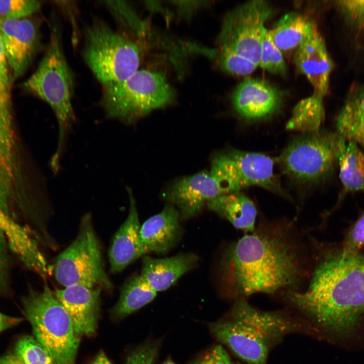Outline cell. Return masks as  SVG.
I'll return each instance as SVG.
<instances>
[{
  "label": "cell",
  "mask_w": 364,
  "mask_h": 364,
  "mask_svg": "<svg viewBox=\"0 0 364 364\" xmlns=\"http://www.w3.org/2000/svg\"><path fill=\"white\" fill-rule=\"evenodd\" d=\"M287 300L331 341L346 350L364 349V247L348 252L339 242L313 238L308 279Z\"/></svg>",
  "instance_id": "1"
},
{
  "label": "cell",
  "mask_w": 364,
  "mask_h": 364,
  "mask_svg": "<svg viewBox=\"0 0 364 364\" xmlns=\"http://www.w3.org/2000/svg\"><path fill=\"white\" fill-rule=\"evenodd\" d=\"M104 5L109 10L114 18L124 26L129 27L136 32L143 30V24L130 7L124 1H104Z\"/></svg>",
  "instance_id": "32"
},
{
  "label": "cell",
  "mask_w": 364,
  "mask_h": 364,
  "mask_svg": "<svg viewBox=\"0 0 364 364\" xmlns=\"http://www.w3.org/2000/svg\"><path fill=\"white\" fill-rule=\"evenodd\" d=\"M274 165L273 160L264 154L232 150L214 157L209 173L223 194L258 186L287 196L275 175Z\"/></svg>",
  "instance_id": "10"
},
{
  "label": "cell",
  "mask_w": 364,
  "mask_h": 364,
  "mask_svg": "<svg viewBox=\"0 0 364 364\" xmlns=\"http://www.w3.org/2000/svg\"><path fill=\"white\" fill-rule=\"evenodd\" d=\"M293 60L299 71L311 84L313 93L324 97L329 90L334 64L315 23L305 39L296 49Z\"/></svg>",
  "instance_id": "15"
},
{
  "label": "cell",
  "mask_w": 364,
  "mask_h": 364,
  "mask_svg": "<svg viewBox=\"0 0 364 364\" xmlns=\"http://www.w3.org/2000/svg\"><path fill=\"white\" fill-rule=\"evenodd\" d=\"M29 93L46 102L52 108L58 125L57 146L50 166L60 169L67 139L76 121L72 106L74 77L64 53L60 32L52 25L49 45L35 71L24 83Z\"/></svg>",
  "instance_id": "4"
},
{
  "label": "cell",
  "mask_w": 364,
  "mask_h": 364,
  "mask_svg": "<svg viewBox=\"0 0 364 364\" xmlns=\"http://www.w3.org/2000/svg\"><path fill=\"white\" fill-rule=\"evenodd\" d=\"M259 66L270 73L284 75L287 67L282 52L271 40L268 30H264Z\"/></svg>",
  "instance_id": "28"
},
{
  "label": "cell",
  "mask_w": 364,
  "mask_h": 364,
  "mask_svg": "<svg viewBox=\"0 0 364 364\" xmlns=\"http://www.w3.org/2000/svg\"><path fill=\"white\" fill-rule=\"evenodd\" d=\"M174 95L163 74L138 70L123 81L103 86L100 105L107 118L129 124L168 104Z\"/></svg>",
  "instance_id": "7"
},
{
  "label": "cell",
  "mask_w": 364,
  "mask_h": 364,
  "mask_svg": "<svg viewBox=\"0 0 364 364\" xmlns=\"http://www.w3.org/2000/svg\"><path fill=\"white\" fill-rule=\"evenodd\" d=\"M179 219L178 210L167 204L141 225L139 237L144 255L150 252L165 254L175 246L182 233Z\"/></svg>",
  "instance_id": "17"
},
{
  "label": "cell",
  "mask_w": 364,
  "mask_h": 364,
  "mask_svg": "<svg viewBox=\"0 0 364 364\" xmlns=\"http://www.w3.org/2000/svg\"><path fill=\"white\" fill-rule=\"evenodd\" d=\"M230 316L227 320L211 324V332L249 364H266L271 345L300 328L287 316L258 309L244 298L236 299Z\"/></svg>",
  "instance_id": "3"
},
{
  "label": "cell",
  "mask_w": 364,
  "mask_h": 364,
  "mask_svg": "<svg viewBox=\"0 0 364 364\" xmlns=\"http://www.w3.org/2000/svg\"><path fill=\"white\" fill-rule=\"evenodd\" d=\"M337 164L343 187L342 195L356 192L364 193V152L359 146L340 136Z\"/></svg>",
  "instance_id": "22"
},
{
  "label": "cell",
  "mask_w": 364,
  "mask_h": 364,
  "mask_svg": "<svg viewBox=\"0 0 364 364\" xmlns=\"http://www.w3.org/2000/svg\"><path fill=\"white\" fill-rule=\"evenodd\" d=\"M14 354L24 364H53L46 349L34 336L26 335L21 338Z\"/></svg>",
  "instance_id": "27"
},
{
  "label": "cell",
  "mask_w": 364,
  "mask_h": 364,
  "mask_svg": "<svg viewBox=\"0 0 364 364\" xmlns=\"http://www.w3.org/2000/svg\"><path fill=\"white\" fill-rule=\"evenodd\" d=\"M158 349L156 344L149 343L142 345L129 355L126 364H152Z\"/></svg>",
  "instance_id": "34"
},
{
  "label": "cell",
  "mask_w": 364,
  "mask_h": 364,
  "mask_svg": "<svg viewBox=\"0 0 364 364\" xmlns=\"http://www.w3.org/2000/svg\"><path fill=\"white\" fill-rule=\"evenodd\" d=\"M198 259L196 254L190 252L164 258L145 255L141 276L156 292L164 291L192 269Z\"/></svg>",
  "instance_id": "19"
},
{
  "label": "cell",
  "mask_w": 364,
  "mask_h": 364,
  "mask_svg": "<svg viewBox=\"0 0 364 364\" xmlns=\"http://www.w3.org/2000/svg\"><path fill=\"white\" fill-rule=\"evenodd\" d=\"M283 94L275 85L260 78L247 77L234 89L232 102L242 118L263 120L274 114L281 107Z\"/></svg>",
  "instance_id": "14"
},
{
  "label": "cell",
  "mask_w": 364,
  "mask_h": 364,
  "mask_svg": "<svg viewBox=\"0 0 364 364\" xmlns=\"http://www.w3.org/2000/svg\"><path fill=\"white\" fill-rule=\"evenodd\" d=\"M84 34L83 58L103 87L123 81L138 70L142 50L136 41L98 18Z\"/></svg>",
  "instance_id": "5"
},
{
  "label": "cell",
  "mask_w": 364,
  "mask_h": 364,
  "mask_svg": "<svg viewBox=\"0 0 364 364\" xmlns=\"http://www.w3.org/2000/svg\"><path fill=\"white\" fill-rule=\"evenodd\" d=\"M156 295L141 275H134L123 286L113 312L117 317L125 316L151 302Z\"/></svg>",
  "instance_id": "26"
},
{
  "label": "cell",
  "mask_w": 364,
  "mask_h": 364,
  "mask_svg": "<svg viewBox=\"0 0 364 364\" xmlns=\"http://www.w3.org/2000/svg\"><path fill=\"white\" fill-rule=\"evenodd\" d=\"M21 318L5 315L0 312V333L20 323Z\"/></svg>",
  "instance_id": "36"
},
{
  "label": "cell",
  "mask_w": 364,
  "mask_h": 364,
  "mask_svg": "<svg viewBox=\"0 0 364 364\" xmlns=\"http://www.w3.org/2000/svg\"><path fill=\"white\" fill-rule=\"evenodd\" d=\"M90 364H112L106 354L100 351Z\"/></svg>",
  "instance_id": "38"
},
{
  "label": "cell",
  "mask_w": 364,
  "mask_h": 364,
  "mask_svg": "<svg viewBox=\"0 0 364 364\" xmlns=\"http://www.w3.org/2000/svg\"><path fill=\"white\" fill-rule=\"evenodd\" d=\"M217 53L221 68L232 74L248 75L258 66L252 61L228 49L219 47Z\"/></svg>",
  "instance_id": "29"
},
{
  "label": "cell",
  "mask_w": 364,
  "mask_h": 364,
  "mask_svg": "<svg viewBox=\"0 0 364 364\" xmlns=\"http://www.w3.org/2000/svg\"><path fill=\"white\" fill-rule=\"evenodd\" d=\"M0 364H24L14 354L0 357Z\"/></svg>",
  "instance_id": "37"
},
{
  "label": "cell",
  "mask_w": 364,
  "mask_h": 364,
  "mask_svg": "<svg viewBox=\"0 0 364 364\" xmlns=\"http://www.w3.org/2000/svg\"><path fill=\"white\" fill-rule=\"evenodd\" d=\"M40 6V2L35 0L0 1V20L29 17Z\"/></svg>",
  "instance_id": "31"
},
{
  "label": "cell",
  "mask_w": 364,
  "mask_h": 364,
  "mask_svg": "<svg viewBox=\"0 0 364 364\" xmlns=\"http://www.w3.org/2000/svg\"><path fill=\"white\" fill-rule=\"evenodd\" d=\"M207 206L210 210L246 234L253 232L256 227V207L251 199L240 192L222 195L210 201Z\"/></svg>",
  "instance_id": "20"
},
{
  "label": "cell",
  "mask_w": 364,
  "mask_h": 364,
  "mask_svg": "<svg viewBox=\"0 0 364 364\" xmlns=\"http://www.w3.org/2000/svg\"><path fill=\"white\" fill-rule=\"evenodd\" d=\"M267 1L246 2L224 16L217 37L219 47L230 50L259 66L265 23L275 14Z\"/></svg>",
  "instance_id": "11"
},
{
  "label": "cell",
  "mask_w": 364,
  "mask_h": 364,
  "mask_svg": "<svg viewBox=\"0 0 364 364\" xmlns=\"http://www.w3.org/2000/svg\"><path fill=\"white\" fill-rule=\"evenodd\" d=\"M129 198L128 216L114 234L109 250L110 272H121L128 265L144 255L141 245V225L135 199L131 190L127 188Z\"/></svg>",
  "instance_id": "18"
},
{
  "label": "cell",
  "mask_w": 364,
  "mask_h": 364,
  "mask_svg": "<svg viewBox=\"0 0 364 364\" xmlns=\"http://www.w3.org/2000/svg\"><path fill=\"white\" fill-rule=\"evenodd\" d=\"M347 25L360 34H364V0L334 2Z\"/></svg>",
  "instance_id": "30"
},
{
  "label": "cell",
  "mask_w": 364,
  "mask_h": 364,
  "mask_svg": "<svg viewBox=\"0 0 364 364\" xmlns=\"http://www.w3.org/2000/svg\"><path fill=\"white\" fill-rule=\"evenodd\" d=\"M223 195L217 181L207 171L179 178L163 193L166 201L177 206L180 219L197 214L210 201Z\"/></svg>",
  "instance_id": "12"
},
{
  "label": "cell",
  "mask_w": 364,
  "mask_h": 364,
  "mask_svg": "<svg viewBox=\"0 0 364 364\" xmlns=\"http://www.w3.org/2000/svg\"><path fill=\"white\" fill-rule=\"evenodd\" d=\"M0 37L13 77L22 75L36 49L38 25L29 17L0 20Z\"/></svg>",
  "instance_id": "13"
},
{
  "label": "cell",
  "mask_w": 364,
  "mask_h": 364,
  "mask_svg": "<svg viewBox=\"0 0 364 364\" xmlns=\"http://www.w3.org/2000/svg\"><path fill=\"white\" fill-rule=\"evenodd\" d=\"M34 337L50 355L53 364H75L80 336L67 311L47 285L31 290L22 300Z\"/></svg>",
  "instance_id": "6"
},
{
  "label": "cell",
  "mask_w": 364,
  "mask_h": 364,
  "mask_svg": "<svg viewBox=\"0 0 364 364\" xmlns=\"http://www.w3.org/2000/svg\"><path fill=\"white\" fill-rule=\"evenodd\" d=\"M54 275L57 282L65 287L81 285L108 290L113 288L104 269L100 243L90 214L83 216L76 238L57 256Z\"/></svg>",
  "instance_id": "9"
},
{
  "label": "cell",
  "mask_w": 364,
  "mask_h": 364,
  "mask_svg": "<svg viewBox=\"0 0 364 364\" xmlns=\"http://www.w3.org/2000/svg\"><path fill=\"white\" fill-rule=\"evenodd\" d=\"M323 98L322 95L313 93L300 100L293 109L286 124V129L303 133L320 130L325 118Z\"/></svg>",
  "instance_id": "25"
},
{
  "label": "cell",
  "mask_w": 364,
  "mask_h": 364,
  "mask_svg": "<svg viewBox=\"0 0 364 364\" xmlns=\"http://www.w3.org/2000/svg\"><path fill=\"white\" fill-rule=\"evenodd\" d=\"M162 364H175V363L174 362H173L171 360H168L164 362Z\"/></svg>",
  "instance_id": "39"
},
{
  "label": "cell",
  "mask_w": 364,
  "mask_h": 364,
  "mask_svg": "<svg viewBox=\"0 0 364 364\" xmlns=\"http://www.w3.org/2000/svg\"><path fill=\"white\" fill-rule=\"evenodd\" d=\"M54 293L70 316L79 336L95 332L100 312V287L73 285L57 289Z\"/></svg>",
  "instance_id": "16"
},
{
  "label": "cell",
  "mask_w": 364,
  "mask_h": 364,
  "mask_svg": "<svg viewBox=\"0 0 364 364\" xmlns=\"http://www.w3.org/2000/svg\"><path fill=\"white\" fill-rule=\"evenodd\" d=\"M336 132L364 148V84L348 92L336 119Z\"/></svg>",
  "instance_id": "21"
},
{
  "label": "cell",
  "mask_w": 364,
  "mask_h": 364,
  "mask_svg": "<svg viewBox=\"0 0 364 364\" xmlns=\"http://www.w3.org/2000/svg\"><path fill=\"white\" fill-rule=\"evenodd\" d=\"M12 74L0 37V152L16 143L12 110Z\"/></svg>",
  "instance_id": "24"
},
{
  "label": "cell",
  "mask_w": 364,
  "mask_h": 364,
  "mask_svg": "<svg viewBox=\"0 0 364 364\" xmlns=\"http://www.w3.org/2000/svg\"><path fill=\"white\" fill-rule=\"evenodd\" d=\"M307 15L290 12L282 17L268 30L275 46L282 52L296 49L315 24Z\"/></svg>",
  "instance_id": "23"
},
{
  "label": "cell",
  "mask_w": 364,
  "mask_h": 364,
  "mask_svg": "<svg viewBox=\"0 0 364 364\" xmlns=\"http://www.w3.org/2000/svg\"><path fill=\"white\" fill-rule=\"evenodd\" d=\"M287 220H261L254 231L231 243L219 265L222 292L236 299L255 293L283 295L300 290L310 274L307 234Z\"/></svg>",
  "instance_id": "2"
},
{
  "label": "cell",
  "mask_w": 364,
  "mask_h": 364,
  "mask_svg": "<svg viewBox=\"0 0 364 364\" xmlns=\"http://www.w3.org/2000/svg\"><path fill=\"white\" fill-rule=\"evenodd\" d=\"M192 364H234V363L223 347L220 345H217L199 357Z\"/></svg>",
  "instance_id": "35"
},
{
  "label": "cell",
  "mask_w": 364,
  "mask_h": 364,
  "mask_svg": "<svg viewBox=\"0 0 364 364\" xmlns=\"http://www.w3.org/2000/svg\"><path fill=\"white\" fill-rule=\"evenodd\" d=\"M339 243L348 252H355L364 247V211L344 231Z\"/></svg>",
  "instance_id": "33"
},
{
  "label": "cell",
  "mask_w": 364,
  "mask_h": 364,
  "mask_svg": "<svg viewBox=\"0 0 364 364\" xmlns=\"http://www.w3.org/2000/svg\"><path fill=\"white\" fill-rule=\"evenodd\" d=\"M340 136L336 132L320 129L294 139L277 161L291 179L315 184L327 178L337 164Z\"/></svg>",
  "instance_id": "8"
}]
</instances>
